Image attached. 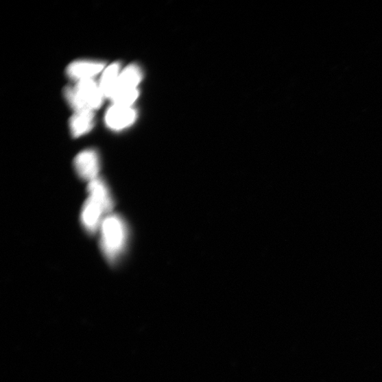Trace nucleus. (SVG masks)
<instances>
[{
    "instance_id": "obj_1",
    "label": "nucleus",
    "mask_w": 382,
    "mask_h": 382,
    "mask_svg": "<svg viewBox=\"0 0 382 382\" xmlns=\"http://www.w3.org/2000/svg\"><path fill=\"white\" fill-rule=\"evenodd\" d=\"M100 246L106 260L115 263L123 254L128 239V229L124 219L117 215H108L100 227Z\"/></svg>"
},
{
    "instance_id": "obj_2",
    "label": "nucleus",
    "mask_w": 382,
    "mask_h": 382,
    "mask_svg": "<svg viewBox=\"0 0 382 382\" xmlns=\"http://www.w3.org/2000/svg\"><path fill=\"white\" fill-rule=\"evenodd\" d=\"M142 79L141 67L136 64L128 65L121 71L114 93L110 99L114 104L132 107L139 96L138 86Z\"/></svg>"
},
{
    "instance_id": "obj_3",
    "label": "nucleus",
    "mask_w": 382,
    "mask_h": 382,
    "mask_svg": "<svg viewBox=\"0 0 382 382\" xmlns=\"http://www.w3.org/2000/svg\"><path fill=\"white\" fill-rule=\"evenodd\" d=\"M110 211L97 198L88 195L81 212V222L85 230L91 235L95 234L102 226L105 217L104 215Z\"/></svg>"
},
{
    "instance_id": "obj_4",
    "label": "nucleus",
    "mask_w": 382,
    "mask_h": 382,
    "mask_svg": "<svg viewBox=\"0 0 382 382\" xmlns=\"http://www.w3.org/2000/svg\"><path fill=\"white\" fill-rule=\"evenodd\" d=\"M74 166L78 176L88 182L98 178L100 171V158L97 152L85 150L75 157Z\"/></svg>"
},
{
    "instance_id": "obj_5",
    "label": "nucleus",
    "mask_w": 382,
    "mask_h": 382,
    "mask_svg": "<svg viewBox=\"0 0 382 382\" xmlns=\"http://www.w3.org/2000/svg\"><path fill=\"white\" fill-rule=\"evenodd\" d=\"M136 118V111L132 107L113 104L106 111L105 122L110 129L121 130L132 125Z\"/></svg>"
},
{
    "instance_id": "obj_6",
    "label": "nucleus",
    "mask_w": 382,
    "mask_h": 382,
    "mask_svg": "<svg viewBox=\"0 0 382 382\" xmlns=\"http://www.w3.org/2000/svg\"><path fill=\"white\" fill-rule=\"evenodd\" d=\"M75 88L80 99L86 109L95 111L102 106L105 97L99 84L94 80L77 82Z\"/></svg>"
},
{
    "instance_id": "obj_7",
    "label": "nucleus",
    "mask_w": 382,
    "mask_h": 382,
    "mask_svg": "<svg viewBox=\"0 0 382 382\" xmlns=\"http://www.w3.org/2000/svg\"><path fill=\"white\" fill-rule=\"evenodd\" d=\"M105 63L94 60H77L67 67V75L70 78L77 82L93 80V78L104 71Z\"/></svg>"
},
{
    "instance_id": "obj_8",
    "label": "nucleus",
    "mask_w": 382,
    "mask_h": 382,
    "mask_svg": "<svg viewBox=\"0 0 382 382\" xmlns=\"http://www.w3.org/2000/svg\"><path fill=\"white\" fill-rule=\"evenodd\" d=\"M95 125V113L92 110L75 111L70 120L72 136L79 138L91 130Z\"/></svg>"
},
{
    "instance_id": "obj_9",
    "label": "nucleus",
    "mask_w": 382,
    "mask_h": 382,
    "mask_svg": "<svg viewBox=\"0 0 382 382\" xmlns=\"http://www.w3.org/2000/svg\"><path fill=\"white\" fill-rule=\"evenodd\" d=\"M120 62L112 63L105 69L99 82V86L105 98L110 99L117 86L121 72Z\"/></svg>"
}]
</instances>
